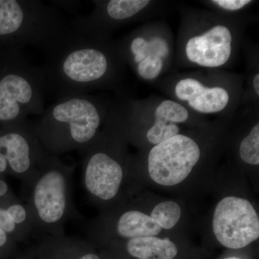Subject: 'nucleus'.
Segmentation results:
<instances>
[{
  "label": "nucleus",
  "instance_id": "obj_1",
  "mask_svg": "<svg viewBox=\"0 0 259 259\" xmlns=\"http://www.w3.org/2000/svg\"><path fill=\"white\" fill-rule=\"evenodd\" d=\"M111 49L103 40L90 38L71 28L44 51L42 69L47 94L57 100L110 85L117 70Z\"/></svg>",
  "mask_w": 259,
  "mask_h": 259
},
{
  "label": "nucleus",
  "instance_id": "obj_2",
  "mask_svg": "<svg viewBox=\"0 0 259 259\" xmlns=\"http://www.w3.org/2000/svg\"><path fill=\"white\" fill-rule=\"evenodd\" d=\"M105 113L101 101L88 94L64 97L45 108L35 131L49 154L82 152L96 139Z\"/></svg>",
  "mask_w": 259,
  "mask_h": 259
},
{
  "label": "nucleus",
  "instance_id": "obj_3",
  "mask_svg": "<svg viewBox=\"0 0 259 259\" xmlns=\"http://www.w3.org/2000/svg\"><path fill=\"white\" fill-rule=\"evenodd\" d=\"M71 29L70 20L54 3L38 0H0V51H45Z\"/></svg>",
  "mask_w": 259,
  "mask_h": 259
},
{
  "label": "nucleus",
  "instance_id": "obj_4",
  "mask_svg": "<svg viewBox=\"0 0 259 259\" xmlns=\"http://www.w3.org/2000/svg\"><path fill=\"white\" fill-rule=\"evenodd\" d=\"M45 76L23 50L0 51V127L15 125L45 110Z\"/></svg>",
  "mask_w": 259,
  "mask_h": 259
},
{
  "label": "nucleus",
  "instance_id": "obj_5",
  "mask_svg": "<svg viewBox=\"0 0 259 259\" xmlns=\"http://www.w3.org/2000/svg\"><path fill=\"white\" fill-rule=\"evenodd\" d=\"M73 168L58 156L48 154L28 181L30 199L25 206L32 231L44 236L61 235V226L71 211Z\"/></svg>",
  "mask_w": 259,
  "mask_h": 259
},
{
  "label": "nucleus",
  "instance_id": "obj_6",
  "mask_svg": "<svg viewBox=\"0 0 259 259\" xmlns=\"http://www.w3.org/2000/svg\"><path fill=\"white\" fill-rule=\"evenodd\" d=\"M49 154L42 148L35 122L26 120L0 127V175L20 177L28 182Z\"/></svg>",
  "mask_w": 259,
  "mask_h": 259
},
{
  "label": "nucleus",
  "instance_id": "obj_7",
  "mask_svg": "<svg viewBox=\"0 0 259 259\" xmlns=\"http://www.w3.org/2000/svg\"><path fill=\"white\" fill-rule=\"evenodd\" d=\"M200 155V148L193 139L177 135L151 148L148 158V173L158 185H178L190 175Z\"/></svg>",
  "mask_w": 259,
  "mask_h": 259
},
{
  "label": "nucleus",
  "instance_id": "obj_8",
  "mask_svg": "<svg viewBox=\"0 0 259 259\" xmlns=\"http://www.w3.org/2000/svg\"><path fill=\"white\" fill-rule=\"evenodd\" d=\"M213 231L218 241L231 249L244 248L259 237V218L249 201L227 197L220 201L213 216Z\"/></svg>",
  "mask_w": 259,
  "mask_h": 259
},
{
  "label": "nucleus",
  "instance_id": "obj_9",
  "mask_svg": "<svg viewBox=\"0 0 259 259\" xmlns=\"http://www.w3.org/2000/svg\"><path fill=\"white\" fill-rule=\"evenodd\" d=\"M83 183L87 191L97 199L115 198L123 180V168L117 159L92 143L82 153Z\"/></svg>",
  "mask_w": 259,
  "mask_h": 259
},
{
  "label": "nucleus",
  "instance_id": "obj_10",
  "mask_svg": "<svg viewBox=\"0 0 259 259\" xmlns=\"http://www.w3.org/2000/svg\"><path fill=\"white\" fill-rule=\"evenodd\" d=\"M233 36L229 28L218 25L209 30L191 37L186 44L187 59L204 67L222 66L232 54Z\"/></svg>",
  "mask_w": 259,
  "mask_h": 259
},
{
  "label": "nucleus",
  "instance_id": "obj_11",
  "mask_svg": "<svg viewBox=\"0 0 259 259\" xmlns=\"http://www.w3.org/2000/svg\"><path fill=\"white\" fill-rule=\"evenodd\" d=\"M179 100L188 102L191 108L201 113L210 114L222 111L229 102V94L220 87L207 88L198 80L186 78L175 87Z\"/></svg>",
  "mask_w": 259,
  "mask_h": 259
},
{
  "label": "nucleus",
  "instance_id": "obj_12",
  "mask_svg": "<svg viewBox=\"0 0 259 259\" xmlns=\"http://www.w3.org/2000/svg\"><path fill=\"white\" fill-rule=\"evenodd\" d=\"M161 231V227L151 216L137 210L124 212L117 223V234L129 239L156 237Z\"/></svg>",
  "mask_w": 259,
  "mask_h": 259
},
{
  "label": "nucleus",
  "instance_id": "obj_13",
  "mask_svg": "<svg viewBox=\"0 0 259 259\" xmlns=\"http://www.w3.org/2000/svg\"><path fill=\"white\" fill-rule=\"evenodd\" d=\"M127 250L138 259H173L178 253L177 245L171 240L156 237L130 239Z\"/></svg>",
  "mask_w": 259,
  "mask_h": 259
},
{
  "label": "nucleus",
  "instance_id": "obj_14",
  "mask_svg": "<svg viewBox=\"0 0 259 259\" xmlns=\"http://www.w3.org/2000/svg\"><path fill=\"white\" fill-rule=\"evenodd\" d=\"M182 215L180 206L173 201H166L157 204L151 216L161 229L169 230L176 226Z\"/></svg>",
  "mask_w": 259,
  "mask_h": 259
},
{
  "label": "nucleus",
  "instance_id": "obj_15",
  "mask_svg": "<svg viewBox=\"0 0 259 259\" xmlns=\"http://www.w3.org/2000/svg\"><path fill=\"white\" fill-rule=\"evenodd\" d=\"M188 110L173 100L162 101L155 110V119L168 123H182L188 120Z\"/></svg>",
  "mask_w": 259,
  "mask_h": 259
},
{
  "label": "nucleus",
  "instance_id": "obj_16",
  "mask_svg": "<svg viewBox=\"0 0 259 259\" xmlns=\"http://www.w3.org/2000/svg\"><path fill=\"white\" fill-rule=\"evenodd\" d=\"M241 159L248 164H259V125L256 124L240 146Z\"/></svg>",
  "mask_w": 259,
  "mask_h": 259
},
{
  "label": "nucleus",
  "instance_id": "obj_17",
  "mask_svg": "<svg viewBox=\"0 0 259 259\" xmlns=\"http://www.w3.org/2000/svg\"><path fill=\"white\" fill-rule=\"evenodd\" d=\"M180 127L175 123H168L155 119V122L146 134L148 141L151 144L157 145L178 135Z\"/></svg>",
  "mask_w": 259,
  "mask_h": 259
},
{
  "label": "nucleus",
  "instance_id": "obj_18",
  "mask_svg": "<svg viewBox=\"0 0 259 259\" xmlns=\"http://www.w3.org/2000/svg\"><path fill=\"white\" fill-rule=\"evenodd\" d=\"M163 67V58L158 55H149L137 64V71L143 79L151 80L157 77Z\"/></svg>",
  "mask_w": 259,
  "mask_h": 259
},
{
  "label": "nucleus",
  "instance_id": "obj_19",
  "mask_svg": "<svg viewBox=\"0 0 259 259\" xmlns=\"http://www.w3.org/2000/svg\"><path fill=\"white\" fill-rule=\"evenodd\" d=\"M212 3L223 9L229 10V11H236L245 8L246 5L250 4L251 1L250 0H215V1H212Z\"/></svg>",
  "mask_w": 259,
  "mask_h": 259
},
{
  "label": "nucleus",
  "instance_id": "obj_20",
  "mask_svg": "<svg viewBox=\"0 0 259 259\" xmlns=\"http://www.w3.org/2000/svg\"><path fill=\"white\" fill-rule=\"evenodd\" d=\"M15 241L0 228V257L7 254L13 248Z\"/></svg>",
  "mask_w": 259,
  "mask_h": 259
},
{
  "label": "nucleus",
  "instance_id": "obj_21",
  "mask_svg": "<svg viewBox=\"0 0 259 259\" xmlns=\"http://www.w3.org/2000/svg\"><path fill=\"white\" fill-rule=\"evenodd\" d=\"M79 259H100V258L95 253H91V252H87V253H83L79 257Z\"/></svg>",
  "mask_w": 259,
  "mask_h": 259
},
{
  "label": "nucleus",
  "instance_id": "obj_22",
  "mask_svg": "<svg viewBox=\"0 0 259 259\" xmlns=\"http://www.w3.org/2000/svg\"><path fill=\"white\" fill-rule=\"evenodd\" d=\"M253 88H254L255 94L259 95V74L255 75L253 79Z\"/></svg>",
  "mask_w": 259,
  "mask_h": 259
},
{
  "label": "nucleus",
  "instance_id": "obj_23",
  "mask_svg": "<svg viewBox=\"0 0 259 259\" xmlns=\"http://www.w3.org/2000/svg\"><path fill=\"white\" fill-rule=\"evenodd\" d=\"M226 259H238V258H226Z\"/></svg>",
  "mask_w": 259,
  "mask_h": 259
}]
</instances>
